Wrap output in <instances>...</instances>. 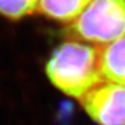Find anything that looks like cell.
Returning a JSON list of instances; mask_svg holds the SVG:
<instances>
[{
    "mask_svg": "<svg viewBox=\"0 0 125 125\" xmlns=\"http://www.w3.org/2000/svg\"><path fill=\"white\" fill-rule=\"evenodd\" d=\"M45 69L56 88L79 99L102 80L99 53L92 46L78 42H66L55 48Z\"/></svg>",
    "mask_w": 125,
    "mask_h": 125,
    "instance_id": "cell-1",
    "label": "cell"
},
{
    "mask_svg": "<svg viewBox=\"0 0 125 125\" xmlns=\"http://www.w3.org/2000/svg\"><path fill=\"white\" fill-rule=\"evenodd\" d=\"M75 36L93 43H113L125 36V0H92L75 20Z\"/></svg>",
    "mask_w": 125,
    "mask_h": 125,
    "instance_id": "cell-2",
    "label": "cell"
},
{
    "mask_svg": "<svg viewBox=\"0 0 125 125\" xmlns=\"http://www.w3.org/2000/svg\"><path fill=\"white\" fill-rule=\"evenodd\" d=\"M81 103L99 125H125V86L99 83L81 98Z\"/></svg>",
    "mask_w": 125,
    "mask_h": 125,
    "instance_id": "cell-3",
    "label": "cell"
},
{
    "mask_svg": "<svg viewBox=\"0 0 125 125\" xmlns=\"http://www.w3.org/2000/svg\"><path fill=\"white\" fill-rule=\"evenodd\" d=\"M102 78L125 86V36L110 43L99 53Z\"/></svg>",
    "mask_w": 125,
    "mask_h": 125,
    "instance_id": "cell-4",
    "label": "cell"
},
{
    "mask_svg": "<svg viewBox=\"0 0 125 125\" xmlns=\"http://www.w3.org/2000/svg\"><path fill=\"white\" fill-rule=\"evenodd\" d=\"M92 0H40L41 13L58 21L76 20Z\"/></svg>",
    "mask_w": 125,
    "mask_h": 125,
    "instance_id": "cell-5",
    "label": "cell"
},
{
    "mask_svg": "<svg viewBox=\"0 0 125 125\" xmlns=\"http://www.w3.org/2000/svg\"><path fill=\"white\" fill-rule=\"evenodd\" d=\"M40 0H0V14L11 20H19L32 13Z\"/></svg>",
    "mask_w": 125,
    "mask_h": 125,
    "instance_id": "cell-6",
    "label": "cell"
}]
</instances>
